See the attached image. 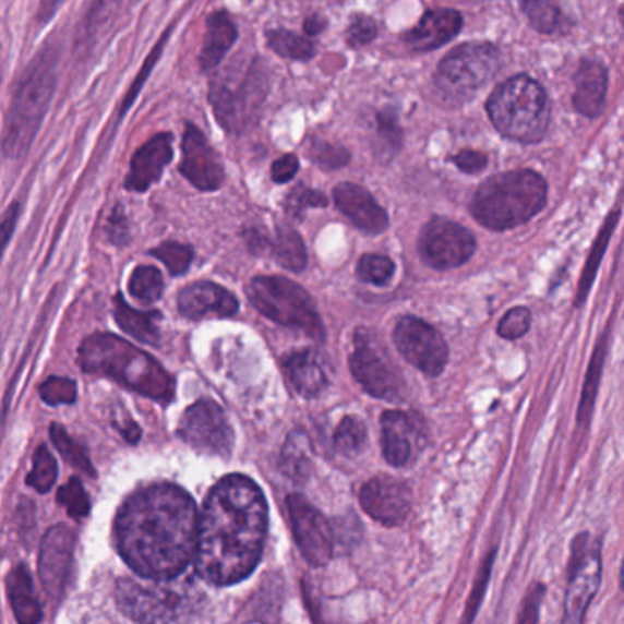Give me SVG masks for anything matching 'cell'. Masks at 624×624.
Returning a JSON list of instances; mask_svg holds the SVG:
<instances>
[{"mask_svg": "<svg viewBox=\"0 0 624 624\" xmlns=\"http://www.w3.org/2000/svg\"><path fill=\"white\" fill-rule=\"evenodd\" d=\"M312 469V443L302 431L291 432L280 456V471L293 482H307Z\"/></svg>", "mask_w": 624, "mask_h": 624, "instance_id": "cell-31", "label": "cell"}, {"mask_svg": "<svg viewBox=\"0 0 624 624\" xmlns=\"http://www.w3.org/2000/svg\"><path fill=\"white\" fill-rule=\"evenodd\" d=\"M529 326H531V313L528 308H513L500 321L499 335L504 339L515 340L528 334Z\"/></svg>", "mask_w": 624, "mask_h": 624, "instance_id": "cell-48", "label": "cell"}, {"mask_svg": "<svg viewBox=\"0 0 624 624\" xmlns=\"http://www.w3.org/2000/svg\"><path fill=\"white\" fill-rule=\"evenodd\" d=\"M496 555H499V550L493 548V550L489 551L488 555L483 556L482 564L478 566L477 575H475V580H472V588L471 591H469V597H467L466 610L461 613L460 623L458 624H475V621H477L478 613H480V607H482L485 593H488Z\"/></svg>", "mask_w": 624, "mask_h": 624, "instance_id": "cell-34", "label": "cell"}, {"mask_svg": "<svg viewBox=\"0 0 624 624\" xmlns=\"http://www.w3.org/2000/svg\"><path fill=\"white\" fill-rule=\"evenodd\" d=\"M56 86V61L45 51L19 83L4 127V153L21 158L34 142Z\"/></svg>", "mask_w": 624, "mask_h": 624, "instance_id": "cell-7", "label": "cell"}, {"mask_svg": "<svg viewBox=\"0 0 624 624\" xmlns=\"http://www.w3.org/2000/svg\"><path fill=\"white\" fill-rule=\"evenodd\" d=\"M57 502L63 505L72 518H83L91 513V500L86 496L85 488L77 478H72L69 483L57 493Z\"/></svg>", "mask_w": 624, "mask_h": 624, "instance_id": "cell-43", "label": "cell"}, {"mask_svg": "<svg viewBox=\"0 0 624 624\" xmlns=\"http://www.w3.org/2000/svg\"><path fill=\"white\" fill-rule=\"evenodd\" d=\"M601 542L585 531L572 542L561 624H586V615L601 590Z\"/></svg>", "mask_w": 624, "mask_h": 624, "instance_id": "cell-11", "label": "cell"}, {"mask_svg": "<svg viewBox=\"0 0 624 624\" xmlns=\"http://www.w3.org/2000/svg\"><path fill=\"white\" fill-rule=\"evenodd\" d=\"M108 233H110V240H112L113 244H125L127 239H129V235H127V220L121 207H116V211H113L112 218H110V226H108Z\"/></svg>", "mask_w": 624, "mask_h": 624, "instance_id": "cell-53", "label": "cell"}, {"mask_svg": "<svg viewBox=\"0 0 624 624\" xmlns=\"http://www.w3.org/2000/svg\"><path fill=\"white\" fill-rule=\"evenodd\" d=\"M548 202V183L539 172L529 169L502 172L472 194L471 215L483 227L505 231L523 226L539 215Z\"/></svg>", "mask_w": 624, "mask_h": 624, "instance_id": "cell-4", "label": "cell"}, {"mask_svg": "<svg viewBox=\"0 0 624 624\" xmlns=\"http://www.w3.org/2000/svg\"><path fill=\"white\" fill-rule=\"evenodd\" d=\"M335 448L340 454L347 456H356L361 453L367 443H369V429L364 425L363 420H359L356 416H347L343 418L334 436Z\"/></svg>", "mask_w": 624, "mask_h": 624, "instance_id": "cell-37", "label": "cell"}, {"mask_svg": "<svg viewBox=\"0 0 624 624\" xmlns=\"http://www.w3.org/2000/svg\"><path fill=\"white\" fill-rule=\"evenodd\" d=\"M324 28H326V21L319 13H313L304 21V32L308 35H319L321 32H324Z\"/></svg>", "mask_w": 624, "mask_h": 624, "instance_id": "cell-55", "label": "cell"}, {"mask_svg": "<svg viewBox=\"0 0 624 624\" xmlns=\"http://www.w3.org/2000/svg\"><path fill=\"white\" fill-rule=\"evenodd\" d=\"M523 10L528 15L529 23L533 24L540 34H555L556 29L562 28V13L555 4L529 0L523 2Z\"/></svg>", "mask_w": 624, "mask_h": 624, "instance_id": "cell-39", "label": "cell"}, {"mask_svg": "<svg viewBox=\"0 0 624 624\" xmlns=\"http://www.w3.org/2000/svg\"><path fill=\"white\" fill-rule=\"evenodd\" d=\"M8 597L19 624H39L43 619L39 599L35 596L34 583L26 567H13L7 580Z\"/></svg>", "mask_w": 624, "mask_h": 624, "instance_id": "cell-28", "label": "cell"}, {"mask_svg": "<svg viewBox=\"0 0 624 624\" xmlns=\"http://www.w3.org/2000/svg\"><path fill=\"white\" fill-rule=\"evenodd\" d=\"M377 37V24L369 15H356L347 29V43L352 48L369 45Z\"/></svg>", "mask_w": 624, "mask_h": 624, "instance_id": "cell-49", "label": "cell"}, {"mask_svg": "<svg viewBox=\"0 0 624 624\" xmlns=\"http://www.w3.org/2000/svg\"><path fill=\"white\" fill-rule=\"evenodd\" d=\"M267 45L275 53L296 61H308L315 56V45L302 35L291 34L286 29H272L266 34Z\"/></svg>", "mask_w": 624, "mask_h": 624, "instance_id": "cell-35", "label": "cell"}, {"mask_svg": "<svg viewBox=\"0 0 624 624\" xmlns=\"http://www.w3.org/2000/svg\"><path fill=\"white\" fill-rule=\"evenodd\" d=\"M418 251L427 266L445 272L466 264L477 251V240L456 221L432 218L421 231Z\"/></svg>", "mask_w": 624, "mask_h": 624, "instance_id": "cell-14", "label": "cell"}, {"mask_svg": "<svg viewBox=\"0 0 624 624\" xmlns=\"http://www.w3.org/2000/svg\"><path fill=\"white\" fill-rule=\"evenodd\" d=\"M453 161L458 169L464 170L467 175H477V172L488 167V156L478 153V151H469V148L454 154Z\"/></svg>", "mask_w": 624, "mask_h": 624, "instance_id": "cell-51", "label": "cell"}, {"mask_svg": "<svg viewBox=\"0 0 624 624\" xmlns=\"http://www.w3.org/2000/svg\"><path fill=\"white\" fill-rule=\"evenodd\" d=\"M116 602L140 624H189L205 604L204 591L191 577L121 579Z\"/></svg>", "mask_w": 624, "mask_h": 624, "instance_id": "cell-5", "label": "cell"}, {"mask_svg": "<svg viewBox=\"0 0 624 624\" xmlns=\"http://www.w3.org/2000/svg\"><path fill=\"white\" fill-rule=\"evenodd\" d=\"M359 502L364 513L374 518L375 523L383 524L386 528H396L409 518L412 491L404 480L381 475L364 483L359 493Z\"/></svg>", "mask_w": 624, "mask_h": 624, "instance_id": "cell-18", "label": "cell"}, {"mask_svg": "<svg viewBox=\"0 0 624 624\" xmlns=\"http://www.w3.org/2000/svg\"><path fill=\"white\" fill-rule=\"evenodd\" d=\"M245 293L256 312L272 319L273 323L301 329L313 339H324L323 321L312 297L290 278L275 275L255 277L248 284Z\"/></svg>", "mask_w": 624, "mask_h": 624, "instance_id": "cell-10", "label": "cell"}, {"mask_svg": "<svg viewBox=\"0 0 624 624\" xmlns=\"http://www.w3.org/2000/svg\"><path fill=\"white\" fill-rule=\"evenodd\" d=\"M266 533L267 504L261 488L244 475H229L205 500L194 572L209 585H237L261 562Z\"/></svg>", "mask_w": 624, "mask_h": 624, "instance_id": "cell-2", "label": "cell"}, {"mask_svg": "<svg viewBox=\"0 0 624 624\" xmlns=\"http://www.w3.org/2000/svg\"><path fill=\"white\" fill-rule=\"evenodd\" d=\"M178 436L199 453L209 456L227 458L233 451V429L224 410L211 399H200L183 412Z\"/></svg>", "mask_w": 624, "mask_h": 624, "instance_id": "cell-13", "label": "cell"}, {"mask_svg": "<svg viewBox=\"0 0 624 624\" xmlns=\"http://www.w3.org/2000/svg\"><path fill=\"white\" fill-rule=\"evenodd\" d=\"M272 253L280 266L290 272H302L308 264L307 245L301 235L288 224L277 226V235L272 242Z\"/></svg>", "mask_w": 624, "mask_h": 624, "instance_id": "cell-32", "label": "cell"}, {"mask_svg": "<svg viewBox=\"0 0 624 624\" xmlns=\"http://www.w3.org/2000/svg\"><path fill=\"white\" fill-rule=\"evenodd\" d=\"M350 370L370 396L385 401H399L405 396V380L392 361L374 329L358 328L353 334Z\"/></svg>", "mask_w": 624, "mask_h": 624, "instance_id": "cell-12", "label": "cell"}, {"mask_svg": "<svg viewBox=\"0 0 624 624\" xmlns=\"http://www.w3.org/2000/svg\"><path fill=\"white\" fill-rule=\"evenodd\" d=\"M269 91L266 67L255 57L245 74L235 77L229 70L211 83L209 99L216 120L226 131L242 134L255 125Z\"/></svg>", "mask_w": 624, "mask_h": 624, "instance_id": "cell-8", "label": "cell"}, {"mask_svg": "<svg viewBox=\"0 0 624 624\" xmlns=\"http://www.w3.org/2000/svg\"><path fill=\"white\" fill-rule=\"evenodd\" d=\"M377 125H380V136L383 137V142L392 151H397L401 145V131L397 127L396 116L391 112H381L377 116Z\"/></svg>", "mask_w": 624, "mask_h": 624, "instance_id": "cell-50", "label": "cell"}, {"mask_svg": "<svg viewBox=\"0 0 624 624\" xmlns=\"http://www.w3.org/2000/svg\"><path fill=\"white\" fill-rule=\"evenodd\" d=\"M19 216V204L10 205V209L4 213V220H2V235H4V245L10 242L13 233V226L17 221Z\"/></svg>", "mask_w": 624, "mask_h": 624, "instance_id": "cell-54", "label": "cell"}, {"mask_svg": "<svg viewBox=\"0 0 624 624\" xmlns=\"http://www.w3.org/2000/svg\"><path fill=\"white\" fill-rule=\"evenodd\" d=\"M310 158L324 170H335L345 167L350 161V153L340 145L326 142H315L310 148Z\"/></svg>", "mask_w": 624, "mask_h": 624, "instance_id": "cell-46", "label": "cell"}, {"mask_svg": "<svg viewBox=\"0 0 624 624\" xmlns=\"http://www.w3.org/2000/svg\"><path fill=\"white\" fill-rule=\"evenodd\" d=\"M291 528L302 556L312 566L328 564L334 555V533L328 520L302 494L288 496Z\"/></svg>", "mask_w": 624, "mask_h": 624, "instance_id": "cell-17", "label": "cell"}, {"mask_svg": "<svg viewBox=\"0 0 624 624\" xmlns=\"http://www.w3.org/2000/svg\"><path fill=\"white\" fill-rule=\"evenodd\" d=\"M394 343L399 353L425 375L436 377L447 367V343L443 340L442 334L423 319L412 315L399 319L394 328Z\"/></svg>", "mask_w": 624, "mask_h": 624, "instance_id": "cell-15", "label": "cell"}, {"mask_svg": "<svg viewBox=\"0 0 624 624\" xmlns=\"http://www.w3.org/2000/svg\"><path fill=\"white\" fill-rule=\"evenodd\" d=\"M429 442L423 416L404 410H386L381 416V447L392 467H407L418 460Z\"/></svg>", "mask_w": 624, "mask_h": 624, "instance_id": "cell-16", "label": "cell"}, {"mask_svg": "<svg viewBox=\"0 0 624 624\" xmlns=\"http://www.w3.org/2000/svg\"><path fill=\"white\" fill-rule=\"evenodd\" d=\"M183 177L193 183L200 191H216L224 182V167L220 156L211 147L207 137L202 134L199 127L193 123L185 125L182 142V164H180Z\"/></svg>", "mask_w": 624, "mask_h": 624, "instance_id": "cell-19", "label": "cell"}, {"mask_svg": "<svg viewBox=\"0 0 624 624\" xmlns=\"http://www.w3.org/2000/svg\"><path fill=\"white\" fill-rule=\"evenodd\" d=\"M178 310L183 317H231L239 312V299L215 283L200 280L185 286L178 296Z\"/></svg>", "mask_w": 624, "mask_h": 624, "instance_id": "cell-21", "label": "cell"}, {"mask_svg": "<svg viewBox=\"0 0 624 624\" xmlns=\"http://www.w3.org/2000/svg\"><path fill=\"white\" fill-rule=\"evenodd\" d=\"M617 221L619 209H615L612 215L608 216L607 221H604V226H602L601 233L597 237L596 244L591 248L590 256H588V262H586L585 272H583V278H580L577 299H575V304H577V307L583 304V302L586 301L588 293H590L591 284L596 280L597 269H599L602 256L607 253L608 242L612 239Z\"/></svg>", "mask_w": 624, "mask_h": 624, "instance_id": "cell-33", "label": "cell"}, {"mask_svg": "<svg viewBox=\"0 0 624 624\" xmlns=\"http://www.w3.org/2000/svg\"><path fill=\"white\" fill-rule=\"evenodd\" d=\"M607 353L608 337L602 335L599 343H597L596 352L591 356L590 369L586 372L585 385H583V394H580L579 409H577V425H579L580 431H586L590 427Z\"/></svg>", "mask_w": 624, "mask_h": 624, "instance_id": "cell-30", "label": "cell"}, {"mask_svg": "<svg viewBox=\"0 0 624 624\" xmlns=\"http://www.w3.org/2000/svg\"><path fill=\"white\" fill-rule=\"evenodd\" d=\"M284 374L302 397H315L328 385L323 364L312 350H296L283 361Z\"/></svg>", "mask_w": 624, "mask_h": 624, "instance_id": "cell-26", "label": "cell"}, {"mask_svg": "<svg viewBox=\"0 0 624 624\" xmlns=\"http://www.w3.org/2000/svg\"><path fill=\"white\" fill-rule=\"evenodd\" d=\"M40 397L51 407L74 404L77 399V385L69 377H48L40 385Z\"/></svg>", "mask_w": 624, "mask_h": 624, "instance_id": "cell-45", "label": "cell"}, {"mask_svg": "<svg viewBox=\"0 0 624 624\" xmlns=\"http://www.w3.org/2000/svg\"><path fill=\"white\" fill-rule=\"evenodd\" d=\"M299 172V159L293 154L278 158L272 167V178L275 183H288Z\"/></svg>", "mask_w": 624, "mask_h": 624, "instance_id": "cell-52", "label": "cell"}, {"mask_svg": "<svg viewBox=\"0 0 624 624\" xmlns=\"http://www.w3.org/2000/svg\"><path fill=\"white\" fill-rule=\"evenodd\" d=\"M621 13H623V21H624V10H623V12H621Z\"/></svg>", "mask_w": 624, "mask_h": 624, "instance_id": "cell-57", "label": "cell"}, {"mask_svg": "<svg viewBox=\"0 0 624 624\" xmlns=\"http://www.w3.org/2000/svg\"><path fill=\"white\" fill-rule=\"evenodd\" d=\"M328 204V200L324 194L319 193L315 189H308L304 185H299L296 191H291L288 194V199H286V213L290 216H299L302 215V211L310 209V207H326Z\"/></svg>", "mask_w": 624, "mask_h": 624, "instance_id": "cell-47", "label": "cell"}, {"mask_svg": "<svg viewBox=\"0 0 624 624\" xmlns=\"http://www.w3.org/2000/svg\"><path fill=\"white\" fill-rule=\"evenodd\" d=\"M485 108L494 129L513 142H540L550 127L548 96L528 75H515L496 86Z\"/></svg>", "mask_w": 624, "mask_h": 624, "instance_id": "cell-6", "label": "cell"}, {"mask_svg": "<svg viewBox=\"0 0 624 624\" xmlns=\"http://www.w3.org/2000/svg\"><path fill=\"white\" fill-rule=\"evenodd\" d=\"M461 26H464V17L456 10L434 8L425 12L420 23L405 34L404 39L410 50H436L460 34Z\"/></svg>", "mask_w": 624, "mask_h": 624, "instance_id": "cell-24", "label": "cell"}, {"mask_svg": "<svg viewBox=\"0 0 624 624\" xmlns=\"http://www.w3.org/2000/svg\"><path fill=\"white\" fill-rule=\"evenodd\" d=\"M151 255L164 262L172 275H183L191 267L194 251L191 245L180 244V242H164L151 250Z\"/></svg>", "mask_w": 624, "mask_h": 624, "instance_id": "cell-41", "label": "cell"}, {"mask_svg": "<svg viewBox=\"0 0 624 624\" xmlns=\"http://www.w3.org/2000/svg\"><path fill=\"white\" fill-rule=\"evenodd\" d=\"M132 297L143 304H153L164 296L165 283L158 267L137 266L129 280Z\"/></svg>", "mask_w": 624, "mask_h": 624, "instance_id": "cell-36", "label": "cell"}, {"mask_svg": "<svg viewBox=\"0 0 624 624\" xmlns=\"http://www.w3.org/2000/svg\"><path fill=\"white\" fill-rule=\"evenodd\" d=\"M500 51L491 43H466L443 57L434 75V86L443 101L464 105L499 72Z\"/></svg>", "mask_w": 624, "mask_h": 624, "instance_id": "cell-9", "label": "cell"}, {"mask_svg": "<svg viewBox=\"0 0 624 624\" xmlns=\"http://www.w3.org/2000/svg\"><path fill=\"white\" fill-rule=\"evenodd\" d=\"M51 442L56 443L59 453L63 456L64 460L69 461L70 466L75 469L96 477V471L92 467L91 458L86 456L85 448L81 447L80 443L75 442L74 437L69 436V432L64 431V427L53 425L50 427Z\"/></svg>", "mask_w": 624, "mask_h": 624, "instance_id": "cell-38", "label": "cell"}, {"mask_svg": "<svg viewBox=\"0 0 624 624\" xmlns=\"http://www.w3.org/2000/svg\"><path fill=\"white\" fill-rule=\"evenodd\" d=\"M548 586L542 580H533L524 593L520 607H518L517 624H539L540 612L544 604Z\"/></svg>", "mask_w": 624, "mask_h": 624, "instance_id": "cell-44", "label": "cell"}, {"mask_svg": "<svg viewBox=\"0 0 624 624\" xmlns=\"http://www.w3.org/2000/svg\"><path fill=\"white\" fill-rule=\"evenodd\" d=\"M81 369L88 374L105 375L131 391L151 397L159 404H169L175 397V380L161 364L132 347L131 343L112 334H96L81 343Z\"/></svg>", "mask_w": 624, "mask_h": 624, "instance_id": "cell-3", "label": "cell"}, {"mask_svg": "<svg viewBox=\"0 0 624 624\" xmlns=\"http://www.w3.org/2000/svg\"><path fill=\"white\" fill-rule=\"evenodd\" d=\"M57 480V461L51 456L50 451L40 445L34 454V469L28 475V485L39 491V493H48Z\"/></svg>", "mask_w": 624, "mask_h": 624, "instance_id": "cell-40", "label": "cell"}, {"mask_svg": "<svg viewBox=\"0 0 624 624\" xmlns=\"http://www.w3.org/2000/svg\"><path fill=\"white\" fill-rule=\"evenodd\" d=\"M239 37V29L226 12L211 13L207 19V34L200 51V69L213 70L221 63Z\"/></svg>", "mask_w": 624, "mask_h": 624, "instance_id": "cell-27", "label": "cell"}, {"mask_svg": "<svg viewBox=\"0 0 624 624\" xmlns=\"http://www.w3.org/2000/svg\"><path fill=\"white\" fill-rule=\"evenodd\" d=\"M619 585H621V590L624 591V556L623 562H621V572H619Z\"/></svg>", "mask_w": 624, "mask_h": 624, "instance_id": "cell-56", "label": "cell"}, {"mask_svg": "<svg viewBox=\"0 0 624 624\" xmlns=\"http://www.w3.org/2000/svg\"><path fill=\"white\" fill-rule=\"evenodd\" d=\"M608 72L599 61L585 59L575 74L574 105L586 118H596L607 101Z\"/></svg>", "mask_w": 624, "mask_h": 624, "instance_id": "cell-25", "label": "cell"}, {"mask_svg": "<svg viewBox=\"0 0 624 624\" xmlns=\"http://www.w3.org/2000/svg\"><path fill=\"white\" fill-rule=\"evenodd\" d=\"M74 533L67 526H53L40 544V583L53 599L63 596L69 583L72 556H74Z\"/></svg>", "mask_w": 624, "mask_h": 624, "instance_id": "cell-20", "label": "cell"}, {"mask_svg": "<svg viewBox=\"0 0 624 624\" xmlns=\"http://www.w3.org/2000/svg\"><path fill=\"white\" fill-rule=\"evenodd\" d=\"M199 509L182 488L156 483L127 500L116 520L123 561L143 579H175L194 559Z\"/></svg>", "mask_w": 624, "mask_h": 624, "instance_id": "cell-1", "label": "cell"}, {"mask_svg": "<svg viewBox=\"0 0 624 624\" xmlns=\"http://www.w3.org/2000/svg\"><path fill=\"white\" fill-rule=\"evenodd\" d=\"M172 136L169 132H161L151 137L134 156H132L131 170L127 175L125 188L129 191L143 193L151 185L158 182L164 175L165 167L172 159Z\"/></svg>", "mask_w": 624, "mask_h": 624, "instance_id": "cell-23", "label": "cell"}, {"mask_svg": "<svg viewBox=\"0 0 624 624\" xmlns=\"http://www.w3.org/2000/svg\"><path fill=\"white\" fill-rule=\"evenodd\" d=\"M113 317L120 324L125 334L132 335L134 339L147 343V345H159L158 323L161 319L159 312H137L127 304L125 297L118 293L113 297Z\"/></svg>", "mask_w": 624, "mask_h": 624, "instance_id": "cell-29", "label": "cell"}, {"mask_svg": "<svg viewBox=\"0 0 624 624\" xmlns=\"http://www.w3.org/2000/svg\"><path fill=\"white\" fill-rule=\"evenodd\" d=\"M335 204L340 213L367 233L380 235L388 227V215L377 200L358 183H339L334 189Z\"/></svg>", "mask_w": 624, "mask_h": 624, "instance_id": "cell-22", "label": "cell"}, {"mask_svg": "<svg viewBox=\"0 0 624 624\" xmlns=\"http://www.w3.org/2000/svg\"><path fill=\"white\" fill-rule=\"evenodd\" d=\"M396 273V264L385 255H363L359 259L358 275L364 283L385 286Z\"/></svg>", "mask_w": 624, "mask_h": 624, "instance_id": "cell-42", "label": "cell"}]
</instances>
